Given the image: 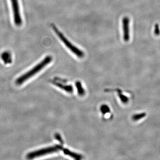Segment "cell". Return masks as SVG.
<instances>
[{
  "label": "cell",
  "instance_id": "1",
  "mask_svg": "<svg viewBox=\"0 0 160 160\" xmlns=\"http://www.w3.org/2000/svg\"><path fill=\"white\" fill-rule=\"evenodd\" d=\"M52 60V58L51 56H48L45 57L41 62L35 66L33 69L17 78L16 80V84L18 85H22L36 74L40 72L45 67L51 62Z\"/></svg>",
  "mask_w": 160,
  "mask_h": 160
},
{
  "label": "cell",
  "instance_id": "2",
  "mask_svg": "<svg viewBox=\"0 0 160 160\" xmlns=\"http://www.w3.org/2000/svg\"><path fill=\"white\" fill-rule=\"evenodd\" d=\"M53 29L55 31V33L57 34L60 40L63 42V43L75 55H76L78 58H82L85 56L84 53L82 51L80 50V49L73 45L65 36L64 35L59 31L57 27L55 26L54 24L52 25Z\"/></svg>",
  "mask_w": 160,
  "mask_h": 160
},
{
  "label": "cell",
  "instance_id": "3",
  "mask_svg": "<svg viewBox=\"0 0 160 160\" xmlns=\"http://www.w3.org/2000/svg\"><path fill=\"white\" fill-rule=\"evenodd\" d=\"M60 149V146L56 145V146L47 147V148L34 151L28 153L27 155H26L27 159H34L37 157L44 156V155H47V154L57 151L58 150Z\"/></svg>",
  "mask_w": 160,
  "mask_h": 160
},
{
  "label": "cell",
  "instance_id": "4",
  "mask_svg": "<svg viewBox=\"0 0 160 160\" xmlns=\"http://www.w3.org/2000/svg\"><path fill=\"white\" fill-rule=\"evenodd\" d=\"M12 11H13V18L14 23L17 26H20L22 24V19L20 16L18 0H11Z\"/></svg>",
  "mask_w": 160,
  "mask_h": 160
},
{
  "label": "cell",
  "instance_id": "5",
  "mask_svg": "<svg viewBox=\"0 0 160 160\" xmlns=\"http://www.w3.org/2000/svg\"><path fill=\"white\" fill-rule=\"evenodd\" d=\"M129 19L127 17H124L122 19L123 26V39L126 42L129 41L130 38L129 34Z\"/></svg>",
  "mask_w": 160,
  "mask_h": 160
},
{
  "label": "cell",
  "instance_id": "6",
  "mask_svg": "<svg viewBox=\"0 0 160 160\" xmlns=\"http://www.w3.org/2000/svg\"><path fill=\"white\" fill-rule=\"evenodd\" d=\"M1 59L5 63H10L11 62L12 57L11 54L8 52H4L1 54Z\"/></svg>",
  "mask_w": 160,
  "mask_h": 160
},
{
  "label": "cell",
  "instance_id": "7",
  "mask_svg": "<svg viewBox=\"0 0 160 160\" xmlns=\"http://www.w3.org/2000/svg\"><path fill=\"white\" fill-rule=\"evenodd\" d=\"M55 85L58 86V87L65 90L66 92H69V93H72L73 91V88L72 86L71 85H62L60 83H55Z\"/></svg>",
  "mask_w": 160,
  "mask_h": 160
},
{
  "label": "cell",
  "instance_id": "8",
  "mask_svg": "<svg viewBox=\"0 0 160 160\" xmlns=\"http://www.w3.org/2000/svg\"><path fill=\"white\" fill-rule=\"evenodd\" d=\"M63 151H64L65 154L69 155V156H70V157H72V158H74L76 159H81V157L80 155L72 152L69 151V150H66V149L64 150Z\"/></svg>",
  "mask_w": 160,
  "mask_h": 160
},
{
  "label": "cell",
  "instance_id": "9",
  "mask_svg": "<svg viewBox=\"0 0 160 160\" xmlns=\"http://www.w3.org/2000/svg\"><path fill=\"white\" fill-rule=\"evenodd\" d=\"M76 85V87L77 88L78 94L80 96L84 95V94H85V90L82 87V85H81L80 81H77Z\"/></svg>",
  "mask_w": 160,
  "mask_h": 160
},
{
  "label": "cell",
  "instance_id": "10",
  "mask_svg": "<svg viewBox=\"0 0 160 160\" xmlns=\"http://www.w3.org/2000/svg\"><path fill=\"white\" fill-rule=\"evenodd\" d=\"M145 114L144 113H141V114H137V115H134L133 117V119L134 121L138 120L142 118L143 117H145Z\"/></svg>",
  "mask_w": 160,
  "mask_h": 160
},
{
  "label": "cell",
  "instance_id": "11",
  "mask_svg": "<svg viewBox=\"0 0 160 160\" xmlns=\"http://www.w3.org/2000/svg\"><path fill=\"white\" fill-rule=\"evenodd\" d=\"M101 111L103 113H107L110 111V109L107 105H102L101 107Z\"/></svg>",
  "mask_w": 160,
  "mask_h": 160
},
{
  "label": "cell",
  "instance_id": "12",
  "mask_svg": "<svg viewBox=\"0 0 160 160\" xmlns=\"http://www.w3.org/2000/svg\"><path fill=\"white\" fill-rule=\"evenodd\" d=\"M154 33L156 35H159L160 34V30L158 24H156L155 26V30H154Z\"/></svg>",
  "mask_w": 160,
  "mask_h": 160
}]
</instances>
